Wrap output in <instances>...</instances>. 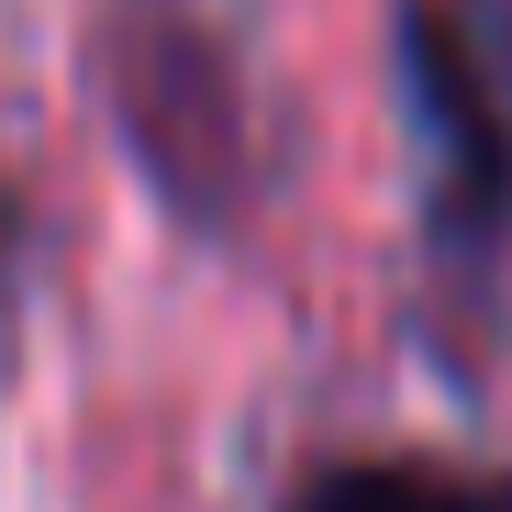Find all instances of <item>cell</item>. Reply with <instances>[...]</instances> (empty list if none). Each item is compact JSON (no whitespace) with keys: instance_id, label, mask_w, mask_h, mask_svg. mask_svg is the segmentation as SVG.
<instances>
[{"instance_id":"1","label":"cell","mask_w":512,"mask_h":512,"mask_svg":"<svg viewBox=\"0 0 512 512\" xmlns=\"http://www.w3.org/2000/svg\"><path fill=\"white\" fill-rule=\"evenodd\" d=\"M112 112L134 167L167 190V212L190 223H234L256 167H245V101H234V67L212 34L190 23H123L112 45Z\"/></svg>"},{"instance_id":"2","label":"cell","mask_w":512,"mask_h":512,"mask_svg":"<svg viewBox=\"0 0 512 512\" xmlns=\"http://www.w3.org/2000/svg\"><path fill=\"white\" fill-rule=\"evenodd\" d=\"M401 90H412L423 190H435L446 256H490L512 234V112H501V78H490L468 12H446V0L401 12Z\"/></svg>"},{"instance_id":"3","label":"cell","mask_w":512,"mask_h":512,"mask_svg":"<svg viewBox=\"0 0 512 512\" xmlns=\"http://www.w3.org/2000/svg\"><path fill=\"white\" fill-rule=\"evenodd\" d=\"M290 512H490L479 490H457L446 468H412V457H346L290 490Z\"/></svg>"}]
</instances>
